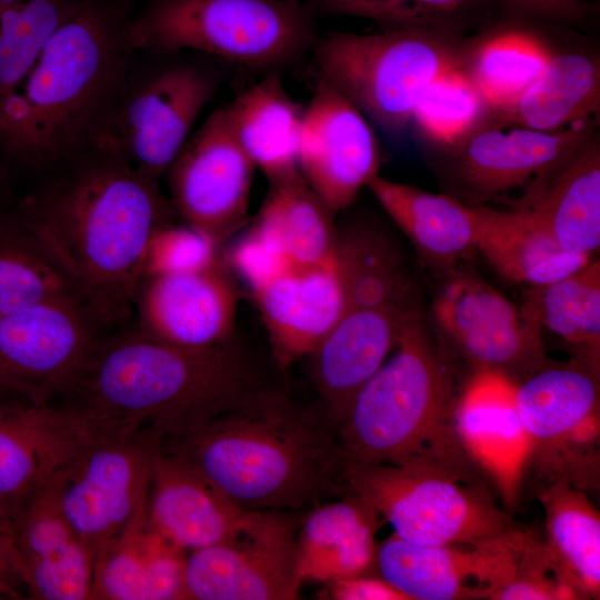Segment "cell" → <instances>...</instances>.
I'll use <instances>...</instances> for the list:
<instances>
[{
  "mask_svg": "<svg viewBox=\"0 0 600 600\" xmlns=\"http://www.w3.org/2000/svg\"><path fill=\"white\" fill-rule=\"evenodd\" d=\"M487 111L477 89L454 69L429 87L413 111L411 123L427 143L441 150L470 131Z\"/></svg>",
  "mask_w": 600,
  "mask_h": 600,
  "instance_id": "obj_40",
  "label": "cell"
},
{
  "mask_svg": "<svg viewBox=\"0 0 600 600\" xmlns=\"http://www.w3.org/2000/svg\"><path fill=\"white\" fill-rule=\"evenodd\" d=\"M147 511L151 526L187 553L229 540L256 513L240 508L193 464L161 444L152 459Z\"/></svg>",
  "mask_w": 600,
  "mask_h": 600,
  "instance_id": "obj_23",
  "label": "cell"
},
{
  "mask_svg": "<svg viewBox=\"0 0 600 600\" xmlns=\"http://www.w3.org/2000/svg\"><path fill=\"white\" fill-rule=\"evenodd\" d=\"M522 529L479 542L423 546L394 533L378 548L380 576L409 600L493 599L513 577Z\"/></svg>",
  "mask_w": 600,
  "mask_h": 600,
  "instance_id": "obj_17",
  "label": "cell"
},
{
  "mask_svg": "<svg viewBox=\"0 0 600 600\" xmlns=\"http://www.w3.org/2000/svg\"><path fill=\"white\" fill-rule=\"evenodd\" d=\"M0 598H27L11 522L0 519Z\"/></svg>",
  "mask_w": 600,
  "mask_h": 600,
  "instance_id": "obj_46",
  "label": "cell"
},
{
  "mask_svg": "<svg viewBox=\"0 0 600 600\" xmlns=\"http://www.w3.org/2000/svg\"><path fill=\"white\" fill-rule=\"evenodd\" d=\"M92 431L68 403H0V519L12 522Z\"/></svg>",
  "mask_w": 600,
  "mask_h": 600,
  "instance_id": "obj_20",
  "label": "cell"
},
{
  "mask_svg": "<svg viewBox=\"0 0 600 600\" xmlns=\"http://www.w3.org/2000/svg\"><path fill=\"white\" fill-rule=\"evenodd\" d=\"M446 279L432 314L474 369L500 370L518 381L544 366L539 324L471 272L457 269Z\"/></svg>",
  "mask_w": 600,
  "mask_h": 600,
  "instance_id": "obj_16",
  "label": "cell"
},
{
  "mask_svg": "<svg viewBox=\"0 0 600 600\" xmlns=\"http://www.w3.org/2000/svg\"><path fill=\"white\" fill-rule=\"evenodd\" d=\"M219 86V76L191 63L168 67L130 89L127 84L93 149L160 180Z\"/></svg>",
  "mask_w": 600,
  "mask_h": 600,
  "instance_id": "obj_11",
  "label": "cell"
},
{
  "mask_svg": "<svg viewBox=\"0 0 600 600\" xmlns=\"http://www.w3.org/2000/svg\"><path fill=\"white\" fill-rule=\"evenodd\" d=\"M224 107L236 137L269 184L301 174L298 156L304 107L291 98L279 71L266 72Z\"/></svg>",
  "mask_w": 600,
  "mask_h": 600,
  "instance_id": "obj_31",
  "label": "cell"
},
{
  "mask_svg": "<svg viewBox=\"0 0 600 600\" xmlns=\"http://www.w3.org/2000/svg\"><path fill=\"white\" fill-rule=\"evenodd\" d=\"M129 53L123 27L81 3L0 104V130L39 176L93 149L128 84Z\"/></svg>",
  "mask_w": 600,
  "mask_h": 600,
  "instance_id": "obj_4",
  "label": "cell"
},
{
  "mask_svg": "<svg viewBox=\"0 0 600 600\" xmlns=\"http://www.w3.org/2000/svg\"><path fill=\"white\" fill-rule=\"evenodd\" d=\"M378 528L377 510L351 492L314 508L297 539L301 581L328 582L367 573L376 564Z\"/></svg>",
  "mask_w": 600,
  "mask_h": 600,
  "instance_id": "obj_30",
  "label": "cell"
},
{
  "mask_svg": "<svg viewBox=\"0 0 600 600\" xmlns=\"http://www.w3.org/2000/svg\"><path fill=\"white\" fill-rule=\"evenodd\" d=\"M551 49L524 28H504L469 38L459 70L488 109L514 103L540 77Z\"/></svg>",
  "mask_w": 600,
  "mask_h": 600,
  "instance_id": "obj_33",
  "label": "cell"
},
{
  "mask_svg": "<svg viewBox=\"0 0 600 600\" xmlns=\"http://www.w3.org/2000/svg\"><path fill=\"white\" fill-rule=\"evenodd\" d=\"M531 321L559 337L576 360L599 371L600 263L591 260L580 270L529 288L520 308Z\"/></svg>",
  "mask_w": 600,
  "mask_h": 600,
  "instance_id": "obj_34",
  "label": "cell"
},
{
  "mask_svg": "<svg viewBox=\"0 0 600 600\" xmlns=\"http://www.w3.org/2000/svg\"><path fill=\"white\" fill-rule=\"evenodd\" d=\"M367 188L418 253L444 277L476 249L471 204L380 174Z\"/></svg>",
  "mask_w": 600,
  "mask_h": 600,
  "instance_id": "obj_28",
  "label": "cell"
},
{
  "mask_svg": "<svg viewBox=\"0 0 600 600\" xmlns=\"http://www.w3.org/2000/svg\"><path fill=\"white\" fill-rule=\"evenodd\" d=\"M28 402L0 383V403Z\"/></svg>",
  "mask_w": 600,
  "mask_h": 600,
  "instance_id": "obj_47",
  "label": "cell"
},
{
  "mask_svg": "<svg viewBox=\"0 0 600 600\" xmlns=\"http://www.w3.org/2000/svg\"><path fill=\"white\" fill-rule=\"evenodd\" d=\"M468 40L464 34L429 29L332 31L318 34L311 52L320 77L370 122L398 137L429 87L460 68Z\"/></svg>",
  "mask_w": 600,
  "mask_h": 600,
  "instance_id": "obj_7",
  "label": "cell"
},
{
  "mask_svg": "<svg viewBox=\"0 0 600 600\" xmlns=\"http://www.w3.org/2000/svg\"><path fill=\"white\" fill-rule=\"evenodd\" d=\"M80 4L0 0V104L18 90L47 42Z\"/></svg>",
  "mask_w": 600,
  "mask_h": 600,
  "instance_id": "obj_39",
  "label": "cell"
},
{
  "mask_svg": "<svg viewBox=\"0 0 600 600\" xmlns=\"http://www.w3.org/2000/svg\"><path fill=\"white\" fill-rule=\"evenodd\" d=\"M61 297L78 300L36 234L13 211L0 210V314Z\"/></svg>",
  "mask_w": 600,
  "mask_h": 600,
  "instance_id": "obj_38",
  "label": "cell"
},
{
  "mask_svg": "<svg viewBox=\"0 0 600 600\" xmlns=\"http://www.w3.org/2000/svg\"><path fill=\"white\" fill-rule=\"evenodd\" d=\"M598 119L546 132L504 124L488 109L457 142L437 151L447 159L466 203H484L546 179L599 133Z\"/></svg>",
  "mask_w": 600,
  "mask_h": 600,
  "instance_id": "obj_14",
  "label": "cell"
},
{
  "mask_svg": "<svg viewBox=\"0 0 600 600\" xmlns=\"http://www.w3.org/2000/svg\"><path fill=\"white\" fill-rule=\"evenodd\" d=\"M516 403L530 440L526 473L538 489L566 481L584 492L600 482L599 371L573 360L517 381Z\"/></svg>",
  "mask_w": 600,
  "mask_h": 600,
  "instance_id": "obj_9",
  "label": "cell"
},
{
  "mask_svg": "<svg viewBox=\"0 0 600 600\" xmlns=\"http://www.w3.org/2000/svg\"><path fill=\"white\" fill-rule=\"evenodd\" d=\"M264 388L254 364L231 339L184 348L134 326L100 333L69 393L60 401L97 429L180 436Z\"/></svg>",
  "mask_w": 600,
  "mask_h": 600,
  "instance_id": "obj_2",
  "label": "cell"
},
{
  "mask_svg": "<svg viewBox=\"0 0 600 600\" xmlns=\"http://www.w3.org/2000/svg\"><path fill=\"white\" fill-rule=\"evenodd\" d=\"M302 584L292 522L256 511L229 540L187 553L183 599L292 600Z\"/></svg>",
  "mask_w": 600,
  "mask_h": 600,
  "instance_id": "obj_15",
  "label": "cell"
},
{
  "mask_svg": "<svg viewBox=\"0 0 600 600\" xmlns=\"http://www.w3.org/2000/svg\"><path fill=\"white\" fill-rule=\"evenodd\" d=\"M418 308L417 294L381 303L343 304L336 324L310 354L324 418L334 429L356 394L394 349Z\"/></svg>",
  "mask_w": 600,
  "mask_h": 600,
  "instance_id": "obj_21",
  "label": "cell"
},
{
  "mask_svg": "<svg viewBox=\"0 0 600 600\" xmlns=\"http://www.w3.org/2000/svg\"><path fill=\"white\" fill-rule=\"evenodd\" d=\"M600 60L584 50L552 51L537 81L511 106L490 110L500 122L554 132L599 118Z\"/></svg>",
  "mask_w": 600,
  "mask_h": 600,
  "instance_id": "obj_32",
  "label": "cell"
},
{
  "mask_svg": "<svg viewBox=\"0 0 600 600\" xmlns=\"http://www.w3.org/2000/svg\"><path fill=\"white\" fill-rule=\"evenodd\" d=\"M347 492L370 503L404 541L479 543L521 529L487 487L447 473L384 463H344Z\"/></svg>",
  "mask_w": 600,
  "mask_h": 600,
  "instance_id": "obj_8",
  "label": "cell"
},
{
  "mask_svg": "<svg viewBox=\"0 0 600 600\" xmlns=\"http://www.w3.org/2000/svg\"><path fill=\"white\" fill-rule=\"evenodd\" d=\"M496 6L517 22L564 27H580L596 11L584 0H496Z\"/></svg>",
  "mask_w": 600,
  "mask_h": 600,
  "instance_id": "obj_44",
  "label": "cell"
},
{
  "mask_svg": "<svg viewBox=\"0 0 600 600\" xmlns=\"http://www.w3.org/2000/svg\"><path fill=\"white\" fill-rule=\"evenodd\" d=\"M161 439L150 430L97 429L51 479L58 504L96 554L126 527L148 494Z\"/></svg>",
  "mask_w": 600,
  "mask_h": 600,
  "instance_id": "obj_10",
  "label": "cell"
},
{
  "mask_svg": "<svg viewBox=\"0 0 600 600\" xmlns=\"http://www.w3.org/2000/svg\"><path fill=\"white\" fill-rule=\"evenodd\" d=\"M459 393L419 307L392 357L359 390L336 428L343 464L384 463L479 479L458 436Z\"/></svg>",
  "mask_w": 600,
  "mask_h": 600,
  "instance_id": "obj_5",
  "label": "cell"
},
{
  "mask_svg": "<svg viewBox=\"0 0 600 600\" xmlns=\"http://www.w3.org/2000/svg\"><path fill=\"white\" fill-rule=\"evenodd\" d=\"M324 598L336 600H409L391 583L367 573L328 581Z\"/></svg>",
  "mask_w": 600,
  "mask_h": 600,
  "instance_id": "obj_45",
  "label": "cell"
},
{
  "mask_svg": "<svg viewBox=\"0 0 600 600\" xmlns=\"http://www.w3.org/2000/svg\"><path fill=\"white\" fill-rule=\"evenodd\" d=\"M238 293L221 256L196 270L143 276L133 302L134 327L184 348H209L231 339Z\"/></svg>",
  "mask_w": 600,
  "mask_h": 600,
  "instance_id": "obj_19",
  "label": "cell"
},
{
  "mask_svg": "<svg viewBox=\"0 0 600 600\" xmlns=\"http://www.w3.org/2000/svg\"><path fill=\"white\" fill-rule=\"evenodd\" d=\"M496 600L586 599L546 542L527 533L512 579L494 596Z\"/></svg>",
  "mask_w": 600,
  "mask_h": 600,
  "instance_id": "obj_41",
  "label": "cell"
},
{
  "mask_svg": "<svg viewBox=\"0 0 600 600\" xmlns=\"http://www.w3.org/2000/svg\"><path fill=\"white\" fill-rule=\"evenodd\" d=\"M334 216L299 174L270 184L254 222L294 264L324 267L338 261Z\"/></svg>",
  "mask_w": 600,
  "mask_h": 600,
  "instance_id": "obj_35",
  "label": "cell"
},
{
  "mask_svg": "<svg viewBox=\"0 0 600 600\" xmlns=\"http://www.w3.org/2000/svg\"><path fill=\"white\" fill-rule=\"evenodd\" d=\"M298 162L306 183L334 214L379 174L381 151L370 121L320 76L304 107Z\"/></svg>",
  "mask_w": 600,
  "mask_h": 600,
  "instance_id": "obj_18",
  "label": "cell"
},
{
  "mask_svg": "<svg viewBox=\"0 0 600 600\" xmlns=\"http://www.w3.org/2000/svg\"><path fill=\"white\" fill-rule=\"evenodd\" d=\"M13 212L57 262L101 333L130 324L152 240L173 223L159 180L91 149L40 176Z\"/></svg>",
  "mask_w": 600,
  "mask_h": 600,
  "instance_id": "obj_1",
  "label": "cell"
},
{
  "mask_svg": "<svg viewBox=\"0 0 600 600\" xmlns=\"http://www.w3.org/2000/svg\"><path fill=\"white\" fill-rule=\"evenodd\" d=\"M517 380L494 369H474L460 390L456 422L474 469L496 488L504 506L517 503L530 440L516 403Z\"/></svg>",
  "mask_w": 600,
  "mask_h": 600,
  "instance_id": "obj_22",
  "label": "cell"
},
{
  "mask_svg": "<svg viewBox=\"0 0 600 600\" xmlns=\"http://www.w3.org/2000/svg\"><path fill=\"white\" fill-rule=\"evenodd\" d=\"M517 208L529 212L563 250L591 257L600 246L599 133L526 191Z\"/></svg>",
  "mask_w": 600,
  "mask_h": 600,
  "instance_id": "obj_27",
  "label": "cell"
},
{
  "mask_svg": "<svg viewBox=\"0 0 600 600\" xmlns=\"http://www.w3.org/2000/svg\"><path fill=\"white\" fill-rule=\"evenodd\" d=\"M147 502L148 494L120 533L96 554L90 599H183L187 552L151 526Z\"/></svg>",
  "mask_w": 600,
  "mask_h": 600,
  "instance_id": "obj_26",
  "label": "cell"
},
{
  "mask_svg": "<svg viewBox=\"0 0 600 600\" xmlns=\"http://www.w3.org/2000/svg\"><path fill=\"white\" fill-rule=\"evenodd\" d=\"M544 541L586 599L600 596V514L587 492L566 481L538 489Z\"/></svg>",
  "mask_w": 600,
  "mask_h": 600,
  "instance_id": "obj_36",
  "label": "cell"
},
{
  "mask_svg": "<svg viewBox=\"0 0 600 600\" xmlns=\"http://www.w3.org/2000/svg\"><path fill=\"white\" fill-rule=\"evenodd\" d=\"M474 248L504 279L529 288L558 281L587 266L590 256L560 248L523 209L471 204Z\"/></svg>",
  "mask_w": 600,
  "mask_h": 600,
  "instance_id": "obj_29",
  "label": "cell"
},
{
  "mask_svg": "<svg viewBox=\"0 0 600 600\" xmlns=\"http://www.w3.org/2000/svg\"><path fill=\"white\" fill-rule=\"evenodd\" d=\"M11 526L28 599L91 598L94 554L64 518L50 482Z\"/></svg>",
  "mask_w": 600,
  "mask_h": 600,
  "instance_id": "obj_24",
  "label": "cell"
},
{
  "mask_svg": "<svg viewBox=\"0 0 600 600\" xmlns=\"http://www.w3.org/2000/svg\"><path fill=\"white\" fill-rule=\"evenodd\" d=\"M279 364L309 356L336 324L343 304L338 261L291 264L252 290Z\"/></svg>",
  "mask_w": 600,
  "mask_h": 600,
  "instance_id": "obj_25",
  "label": "cell"
},
{
  "mask_svg": "<svg viewBox=\"0 0 600 600\" xmlns=\"http://www.w3.org/2000/svg\"><path fill=\"white\" fill-rule=\"evenodd\" d=\"M222 257L251 291L294 264L279 241L257 222Z\"/></svg>",
  "mask_w": 600,
  "mask_h": 600,
  "instance_id": "obj_43",
  "label": "cell"
},
{
  "mask_svg": "<svg viewBox=\"0 0 600 600\" xmlns=\"http://www.w3.org/2000/svg\"><path fill=\"white\" fill-rule=\"evenodd\" d=\"M220 249L208 238L187 226L168 224L152 240L144 276L203 268L222 256Z\"/></svg>",
  "mask_w": 600,
  "mask_h": 600,
  "instance_id": "obj_42",
  "label": "cell"
},
{
  "mask_svg": "<svg viewBox=\"0 0 600 600\" xmlns=\"http://www.w3.org/2000/svg\"><path fill=\"white\" fill-rule=\"evenodd\" d=\"M318 34L301 0H150L123 27L130 52L191 49L264 72L299 62Z\"/></svg>",
  "mask_w": 600,
  "mask_h": 600,
  "instance_id": "obj_6",
  "label": "cell"
},
{
  "mask_svg": "<svg viewBox=\"0 0 600 600\" xmlns=\"http://www.w3.org/2000/svg\"><path fill=\"white\" fill-rule=\"evenodd\" d=\"M100 333L72 297L0 314V383L30 403H58Z\"/></svg>",
  "mask_w": 600,
  "mask_h": 600,
  "instance_id": "obj_13",
  "label": "cell"
},
{
  "mask_svg": "<svg viewBox=\"0 0 600 600\" xmlns=\"http://www.w3.org/2000/svg\"><path fill=\"white\" fill-rule=\"evenodd\" d=\"M318 18L353 17L376 22L381 31L429 29L467 36L487 28L496 0H307Z\"/></svg>",
  "mask_w": 600,
  "mask_h": 600,
  "instance_id": "obj_37",
  "label": "cell"
},
{
  "mask_svg": "<svg viewBox=\"0 0 600 600\" xmlns=\"http://www.w3.org/2000/svg\"><path fill=\"white\" fill-rule=\"evenodd\" d=\"M161 447L249 511L300 509L344 489L334 428L267 388Z\"/></svg>",
  "mask_w": 600,
  "mask_h": 600,
  "instance_id": "obj_3",
  "label": "cell"
},
{
  "mask_svg": "<svg viewBox=\"0 0 600 600\" xmlns=\"http://www.w3.org/2000/svg\"><path fill=\"white\" fill-rule=\"evenodd\" d=\"M254 169L226 107L214 109L164 173L174 213L222 248L248 222Z\"/></svg>",
  "mask_w": 600,
  "mask_h": 600,
  "instance_id": "obj_12",
  "label": "cell"
}]
</instances>
